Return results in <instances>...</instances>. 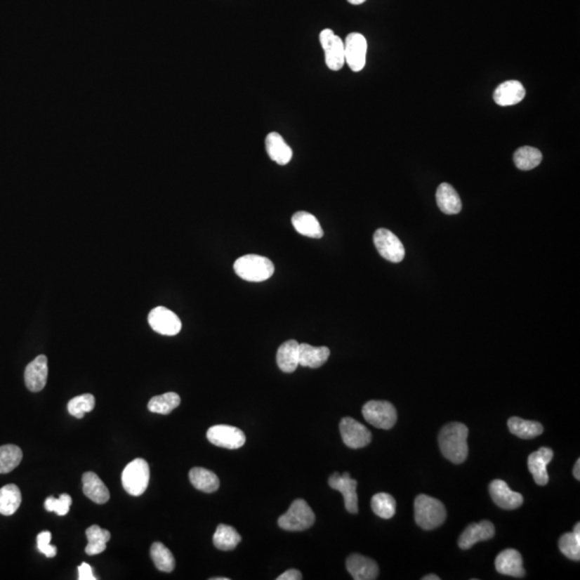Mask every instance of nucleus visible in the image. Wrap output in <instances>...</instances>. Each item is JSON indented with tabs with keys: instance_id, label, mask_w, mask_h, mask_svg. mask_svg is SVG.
Here are the masks:
<instances>
[{
	"instance_id": "a19ab883",
	"label": "nucleus",
	"mask_w": 580,
	"mask_h": 580,
	"mask_svg": "<svg viewBox=\"0 0 580 580\" xmlns=\"http://www.w3.org/2000/svg\"><path fill=\"white\" fill-rule=\"evenodd\" d=\"M94 574H93L92 567L87 563H82L79 567V580H96Z\"/></svg>"
},
{
	"instance_id": "20e7f679",
	"label": "nucleus",
	"mask_w": 580,
	"mask_h": 580,
	"mask_svg": "<svg viewBox=\"0 0 580 580\" xmlns=\"http://www.w3.org/2000/svg\"><path fill=\"white\" fill-rule=\"evenodd\" d=\"M315 514L302 499H297L290 505L289 510L279 518V527L286 531H304L315 522Z\"/></svg>"
},
{
	"instance_id": "1a4fd4ad",
	"label": "nucleus",
	"mask_w": 580,
	"mask_h": 580,
	"mask_svg": "<svg viewBox=\"0 0 580 580\" xmlns=\"http://www.w3.org/2000/svg\"><path fill=\"white\" fill-rule=\"evenodd\" d=\"M206 437L213 445L227 449H238L246 441L242 430L227 425L213 426L206 432Z\"/></svg>"
},
{
	"instance_id": "423d86ee",
	"label": "nucleus",
	"mask_w": 580,
	"mask_h": 580,
	"mask_svg": "<svg viewBox=\"0 0 580 580\" xmlns=\"http://www.w3.org/2000/svg\"><path fill=\"white\" fill-rule=\"evenodd\" d=\"M362 415L370 425L389 430L397 423V409L387 401H369L362 407Z\"/></svg>"
},
{
	"instance_id": "412c9836",
	"label": "nucleus",
	"mask_w": 580,
	"mask_h": 580,
	"mask_svg": "<svg viewBox=\"0 0 580 580\" xmlns=\"http://www.w3.org/2000/svg\"><path fill=\"white\" fill-rule=\"evenodd\" d=\"M265 150L268 155L277 165L285 166L293 158V150L286 143L279 133H270L265 138Z\"/></svg>"
},
{
	"instance_id": "bb28decb",
	"label": "nucleus",
	"mask_w": 580,
	"mask_h": 580,
	"mask_svg": "<svg viewBox=\"0 0 580 580\" xmlns=\"http://www.w3.org/2000/svg\"><path fill=\"white\" fill-rule=\"evenodd\" d=\"M190 480L200 492L212 494L220 488V480L216 474L204 468H194L190 472Z\"/></svg>"
},
{
	"instance_id": "39448f33",
	"label": "nucleus",
	"mask_w": 580,
	"mask_h": 580,
	"mask_svg": "<svg viewBox=\"0 0 580 580\" xmlns=\"http://www.w3.org/2000/svg\"><path fill=\"white\" fill-rule=\"evenodd\" d=\"M124 489L131 496H139L147 490L150 482V466L141 458L127 464L121 474Z\"/></svg>"
},
{
	"instance_id": "6ab92c4d",
	"label": "nucleus",
	"mask_w": 580,
	"mask_h": 580,
	"mask_svg": "<svg viewBox=\"0 0 580 580\" xmlns=\"http://www.w3.org/2000/svg\"><path fill=\"white\" fill-rule=\"evenodd\" d=\"M525 97V88L519 81H505L496 87L494 100L501 107H510L522 101Z\"/></svg>"
},
{
	"instance_id": "7c9ffc66",
	"label": "nucleus",
	"mask_w": 580,
	"mask_h": 580,
	"mask_svg": "<svg viewBox=\"0 0 580 580\" xmlns=\"http://www.w3.org/2000/svg\"><path fill=\"white\" fill-rule=\"evenodd\" d=\"M507 425H508L510 431L520 439H534L543 432V428L541 423L537 421H525L519 417H512Z\"/></svg>"
},
{
	"instance_id": "f257e3e1",
	"label": "nucleus",
	"mask_w": 580,
	"mask_h": 580,
	"mask_svg": "<svg viewBox=\"0 0 580 580\" xmlns=\"http://www.w3.org/2000/svg\"><path fill=\"white\" fill-rule=\"evenodd\" d=\"M468 429L460 423H450L442 428L439 434V445L446 459L455 464L466 461L468 458Z\"/></svg>"
},
{
	"instance_id": "37998d69",
	"label": "nucleus",
	"mask_w": 580,
	"mask_h": 580,
	"mask_svg": "<svg viewBox=\"0 0 580 580\" xmlns=\"http://www.w3.org/2000/svg\"><path fill=\"white\" fill-rule=\"evenodd\" d=\"M573 474L574 477H575L576 480H580V459H578L577 461H576L575 466H574Z\"/></svg>"
},
{
	"instance_id": "2f4dec72",
	"label": "nucleus",
	"mask_w": 580,
	"mask_h": 580,
	"mask_svg": "<svg viewBox=\"0 0 580 580\" xmlns=\"http://www.w3.org/2000/svg\"><path fill=\"white\" fill-rule=\"evenodd\" d=\"M559 548L561 553L574 561L580 560V523H576L573 532L565 533L560 537Z\"/></svg>"
},
{
	"instance_id": "dca6fc26",
	"label": "nucleus",
	"mask_w": 580,
	"mask_h": 580,
	"mask_svg": "<svg viewBox=\"0 0 580 580\" xmlns=\"http://www.w3.org/2000/svg\"><path fill=\"white\" fill-rule=\"evenodd\" d=\"M494 534H496V529L490 521H480V522L468 525L460 536L458 543H459L460 548L468 551L478 541L492 539Z\"/></svg>"
},
{
	"instance_id": "a878e982",
	"label": "nucleus",
	"mask_w": 580,
	"mask_h": 580,
	"mask_svg": "<svg viewBox=\"0 0 580 580\" xmlns=\"http://www.w3.org/2000/svg\"><path fill=\"white\" fill-rule=\"evenodd\" d=\"M291 223L300 235L313 239H320L324 235L319 222L311 213L299 211L294 214Z\"/></svg>"
},
{
	"instance_id": "a18cd8bd",
	"label": "nucleus",
	"mask_w": 580,
	"mask_h": 580,
	"mask_svg": "<svg viewBox=\"0 0 580 580\" xmlns=\"http://www.w3.org/2000/svg\"><path fill=\"white\" fill-rule=\"evenodd\" d=\"M348 1L350 4V5L358 6L362 5L366 0H348Z\"/></svg>"
},
{
	"instance_id": "2eb2a0df",
	"label": "nucleus",
	"mask_w": 580,
	"mask_h": 580,
	"mask_svg": "<svg viewBox=\"0 0 580 580\" xmlns=\"http://www.w3.org/2000/svg\"><path fill=\"white\" fill-rule=\"evenodd\" d=\"M48 374V358L44 355H40L26 367L24 377L28 390L32 393L41 391L46 387Z\"/></svg>"
},
{
	"instance_id": "ddd939ff",
	"label": "nucleus",
	"mask_w": 580,
	"mask_h": 580,
	"mask_svg": "<svg viewBox=\"0 0 580 580\" xmlns=\"http://www.w3.org/2000/svg\"><path fill=\"white\" fill-rule=\"evenodd\" d=\"M357 485H358V482L356 480H352L348 472L344 474L336 472L329 478V486L343 494L346 510L350 514H357L359 510Z\"/></svg>"
},
{
	"instance_id": "4468645a",
	"label": "nucleus",
	"mask_w": 580,
	"mask_h": 580,
	"mask_svg": "<svg viewBox=\"0 0 580 580\" xmlns=\"http://www.w3.org/2000/svg\"><path fill=\"white\" fill-rule=\"evenodd\" d=\"M489 492L494 502L503 510H516L522 505V494L513 492L504 480H492Z\"/></svg>"
},
{
	"instance_id": "9d476101",
	"label": "nucleus",
	"mask_w": 580,
	"mask_h": 580,
	"mask_svg": "<svg viewBox=\"0 0 580 580\" xmlns=\"http://www.w3.org/2000/svg\"><path fill=\"white\" fill-rule=\"evenodd\" d=\"M368 42L364 34L352 32L344 41L345 62L354 72H359L366 66Z\"/></svg>"
},
{
	"instance_id": "e433bc0d",
	"label": "nucleus",
	"mask_w": 580,
	"mask_h": 580,
	"mask_svg": "<svg viewBox=\"0 0 580 580\" xmlns=\"http://www.w3.org/2000/svg\"><path fill=\"white\" fill-rule=\"evenodd\" d=\"M371 507L376 516L383 519H390L395 516L397 503L390 494L381 492L373 496Z\"/></svg>"
},
{
	"instance_id": "c85d7f7f",
	"label": "nucleus",
	"mask_w": 580,
	"mask_h": 580,
	"mask_svg": "<svg viewBox=\"0 0 580 580\" xmlns=\"http://www.w3.org/2000/svg\"><path fill=\"white\" fill-rule=\"evenodd\" d=\"M241 541L238 531L227 525H220L215 531L213 543L217 549L223 551H233Z\"/></svg>"
},
{
	"instance_id": "4be33fe9",
	"label": "nucleus",
	"mask_w": 580,
	"mask_h": 580,
	"mask_svg": "<svg viewBox=\"0 0 580 580\" xmlns=\"http://www.w3.org/2000/svg\"><path fill=\"white\" fill-rule=\"evenodd\" d=\"M330 356V350L326 346L310 345L306 343L299 344V366L306 368L317 369L327 362Z\"/></svg>"
},
{
	"instance_id": "aec40b11",
	"label": "nucleus",
	"mask_w": 580,
	"mask_h": 580,
	"mask_svg": "<svg viewBox=\"0 0 580 580\" xmlns=\"http://www.w3.org/2000/svg\"><path fill=\"white\" fill-rule=\"evenodd\" d=\"M496 569L498 573L512 577L521 578L525 574L522 557L515 549H505L499 553L496 559Z\"/></svg>"
},
{
	"instance_id": "473e14b6",
	"label": "nucleus",
	"mask_w": 580,
	"mask_h": 580,
	"mask_svg": "<svg viewBox=\"0 0 580 580\" xmlns=\"http://www.w3.org/2000/svg\"><path fill=\"white\" fill-rule=\"evenodd\" d=\"M541 160H543V155L536 147H519L514 154L515 165L519 170H523V171L534 169L541 164Z\"/></svg>"
},
{
	"instance_id": "79ce46f5",
	"label": "nucleus",
	"mask_w": 580,
	"mask_h": 580,
	"mask_svg": "<svg viewBox=\"0 0 580 580\" xmlns=\"http://www.w3.org/2000/svg\"><path fill=\"white\" fill-rule=\"evenodd\" d=\"M301 579H302L301 572L298 571V569H288V571H286L285 573L282 574V575H279V577L277 578V580H301Z\"/></svg>"
},
{
	"instance_id": "f8f14e48",
	"label": "nucleus",
	"mask_w": 580,
	"mask_h": 580,
	"mask_svg": "<svg viewBox=\"0 0 580 580\" xmlns=\"http://www.w3.org/2000/svg\"><path fill=\"white\" fill-rule=\"evenodd\" d=\"M149 324L154 331L162 336H176L182 329L178 316L165 306H157L150 312Z\"/></svg>"
},
{
	"instance_id": "c756f323",
	"label": "nucleus",
	"mask_w": 580,
	"mask_h": 580,
	"mask_svg": "<svg viewBox=\"0 0 580 580\" xmlns=\"http://www.w3.org/2000/svg\"><path fill=\"white\" fill-rule=\"evenodd\" d=\"M86 537L88 543L85 547V553L88 555H96L105 551L111 534L109 531L103 530L99 525H94L87 529Z\"/></svg>"
},
{
	"instance_id": "cd10ccee",
	"label": "nucleus",
	"mask_w": 580,
	"mask_h": 580,
	"mask_svg": "<svg viewBox=\"0 0 580 580\" xmlns=\"http://www.w3.org/2000/svg\"><path fill=\"white\" fill-rule=\"evenodd\" d=\"M21 503V492L16 485H7L0 489V514L11 516L19 510Z\"/></svg>"
},
{
	"instance_id": "49530a36",
	"label": "nucleus",
	"mask_w": 580,
	"mask_h": 580,
	"mask_svg": "<svg viewBox=\"0 0 580 580\" xmlns=\"http://www.w3.org/2000/svg\"><path fill=\"white\" fill-rule=\"evenodd\" d=\"M211 580H229V578H224V577L211 578Z\"/></svg>"
},
{
	"instance_id": "ea45409f",
	"label": "nucleus",
	"mask_w": 580,
	"mask_h": 580,
	"mask_svg": "<svg viewBox=\"0 0 580 580\" xmlns=\"http://www.w3.org/2000/svg\"><path fill=\"white\" fill-rule=\"evenodd\" d=\"M51 539H52V534L48 531H44V532L39 533L37 536L38 549L46 558H54L58 555V548L55 546H52L50 543Z\"/></svg>"
},
{
	"instance_id": "a211bd4d",
	"label": "nucleus",
	"mask_w": 580,
	"mask_h": 580,
	"mask_svg": "<svg viewBox=\"0 0 580 580\" xmlns=\"http://www.w3.org/2000/svg\"><path fill=\"white\" fill-rule=\"evenodd\" d=\"M346 567L355 580H374L378 577L379 569L376 562L358 553L348 557Z\"/></svg>"
},
{
	"instance_id": "58836bf2",
	"label": "nucleus",
	"mask_w": 580,
	"mask_h": 580,
	"mask_svg": "<svg viewBox=\"0 0 580 580\" xmlns=\"http://www.w3.org/2000/svg\"><path fill=\"white\" fill-rule=\"evenodd\" d=\"M71 503H72L71 496L65 494H60L58 499L54 498V496L46 499V502H44V507H46L48 512H54L60 516H65V515L68 514L69 510H70Z\"/></svg>"
},
{
	"instance_id": "393cba45",
	"label": "nucleus",
	"mask_w": 580,
	"mask_h": 580,
	"mask_svg": "<svg viewBox=\"0 0 580 580\" xmlns=\"http://www.w3.org/2000/svg\"><path fill=\"white\" fill-rule=\"evenodd\" d=\"M437 202L440 210L447 215H455L462 210L459 195L450 184L442 183L437 187Z\"/></svg>"
},
{
	"instance_id": "f03ea898",
	"label": "nucleus",
	"mask_w": 580,
	"mask_h": 580,
	"mask_svg": "<svg viewBox=\"0 0 580 580\" xmlns=\"http://www.w3.org/2000/svg\"><path fill=\"white\" fill-rule=\"evenodd\" d=\"M415 521L423 530H433L443 525L446 510L443 503L426 494L415 499Z\"/></svg>"
},
{
	"instance_id": "72a5a7b5",
	"label": "nucleus",
	"mask_w": 580,
	"mask_h": 580,
	"mask_svg": "<svg viewBox=\"0 0 580 580\" xmlns=\"http://www.w3.org/2000/svg\"><path fill=\"white\" fill-rule=\"evenodd\" d=\"M151 557L159 571L171 573L176 567V560L171 551L164 543L156 541L151 547Z\"/></svg>"
},
{
	"instance_id": "f3484780",
	"label": "nucleus",
	"mask_w": 580,
	"mask_h": 580,
	"mask_svg": "<svg viewBox=\"0 0 580 580\" xmlns=\"http://www.w3.org/2000/svg\"><path fill=\"white\" fill-rule=\"evenodd\" d=\"M553 458V452L548 447L539 448L537 452H532L529 456L528 468L532 474L535 482L539 486L548 484L549 476L547 472V466L551 463Z\"/></svg>"
},
{
	"instance_id": "7ed1b4c3",
	"label": "nucleus",
	"mask_w": 580,
	"mask_h": 580,
	"mask_svg": "<svg viewBox=\"0 0 580 580\" xmlns=\"http://www.w3.org/2000/svg\"><path fill=\"white\" fill-rule=\"evenodd\" d=\"M233 269L239 277L247 282L267 281L275 273V265L269 258L253 253L237 259Z\"/></svg>"
},
{
	"instance_id": "b1692460",
	"label": "nucleus",
	"mask_w": 580,
	"mask_h": 580,
	"mask_svg": "<svg viewBox=\"0 0 580 580\" xmlns=\"http://www.w3.org/2000/svg\"><path fill=\"white\" fill-rule=\"evenodd\" d=\"M277 362L283 372H295L299 366V343L296 340L283 343L277 350Z\"/></svg>"
},
{
	"instance_id": "c9c22d12",
	"label": "nucleus",
	"mask_w": 580,
	"mask_h": 580,
	"mask_svg": "<svg viewBox=\"0 0 580 580\" xmlns=\"http://www.w3.org/2000/svg\"><path fill=\"white\" fill-rule=\"evenodd\" d=\"M23 459V452L16 445H4L0 447V474L12 472Z\"/></svg>"
},
{
	"instance_id": "c03bdc74",
	"label": "nucleus",
	"mask_w": 580,
	"mask_h": 580,
	"mask_svg": "<svg viewBox=\"0 0 580 580\" xmlns=\"http://www.w3.org/2000/svg\"><path fill=\"white\" fill-rule=\"evenodd\" d=\"M440 579H441V578H440L439 576L433 575V574H431V575L425 576V577L423 578V580H440Z\"/></svg>"
},
{
	"instance_id": "0eeeda50",
	"label": "nucleus",
	"mask_w": 580,
	"mask_h": 580,
	"mask_svg": "<svg viewBox=\"0 0 580 580\" xmlns=\"http://www.w3.org/2000/svg\"><path fill=\"white\" fill-rule=\"evenodd\" d=\"M375 247L383 258L393 263H399L404 259L405 249L400 239L388 229L379 228L373 237Z\"/></svg>"
},
{
	"instance_id": "f704fd0d",
	"label": "nucleus",
	"mask_w": 580,
	"mask_h": 580,
	"mask_svg": "<svg viewBox=\"0 0 580 580\" xmlns=\"http://www.w3.org/2000/svg\"><path fill=\"white\" fill-rule=\"evenodd\" d=\"M180 397L178 393H167L164 395H156L152 397L147 404V409L152 413L162 414V415H168L171 413L173 409L180 405Z\"/></svg>"
},
{
	"instance_id": "4c0bfd02",
	"label": "nucleus",
	"mask_w": 580,
	"mask_h": 580,
	"mask_svg": "<svg viewBox=\"0 0 580 580\" xmlns=\"http://www.w3.org/2000/svg\"><path fill=\"white\" fill-rule=\"evenodd\" d=\"M94 407L95 397L91 393L78 395V397L71 399L68 403L69 414L79 419L83 418L85 413L92 411Z\"/></svg>"
},
{
	"instance_id": "9b49d317",
	"label": "nucleus",
	"mask_w": 580,
	"mask_h": 580,
	"mask_svg": "<svg viewBox=\"0 0 580 580\" xmlns=\"http://www.w3.org/2000/svg\"><path fill=\"white\" fill-rule=\"evenodd\" d=\"M340 432L344 444L352 449L366 447L372 441V434L370 430L350 417L342 419L340 423Z\"/></svg>"
},
{
	"instance_id": "5701e85b",
	"label": "nucleus",
	"mask_w": 580,
	"mask_h": 580,
	"mask_svg": "<svg viewBox=\"0 0 580 580\" xmlns=\"http://www.w3.org/2000/svg\"><path fill=\"white\" fill-rule=\"evenodd\" d=\"M83 492L97 504H105L110 499V492L103 480L94 472H86L82 476Z\"/></svg>"
},
{
	"instance_id": "6e6552de",
	"label": "nucleus",
	"mask_w": 580,
	"mask_h": 580,
	"mask_svg": "<svg viewBox=\"0 0 580 580\" xmlns=\"http://www.w3.org/2000/svg\"><path fill=\"white\" fill-rule=\"evenodd\" d=\"M319 41L324 48V60L328 68L334 71L341 70L345 64L344 41L329 28L320 32Z\"/></svg>"
}]
</instances>
